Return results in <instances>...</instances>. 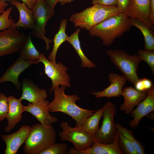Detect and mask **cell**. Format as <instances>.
<instances>
[{
  "instance_id": "obj_1",
  "label": "cell",
  "mask_w": 154,
  "mask_h": 154,
  "mask_svg": "<svg viewBox=\"0 0 154 154\" xmlns=\"http://www.w3.org/2000/svg\"><path fill=\"white\" fill-rule=\"evenodd\" d=\"M66 87L58 86L53 91L54 97L50 102L48 108L50 112H60L71 117L76 122L75 127L82 128L85 119L91 116L96 110H90L82 108L76 104L80 98L76 94L67 95L65 93Z\"/></svg>"
},
{
  "instance_id": "obj_2",
  "label": "cell",
  "mask_w": 154,
  "mask_h": 154,
  "mask_svg": "<svg viewBox=\"0 0 154 154\" xmlns=\"http://www.w3.org/2000/svg\"><path fill=\"white\" fill-rule=\"evenodd\" d=\"M132 27L129 18L125 14L120 13L94 27L89 33L91 37L100 38L104 45L110 46L116 38L130 30Z\"/></svg>"
},
{
  "instance_id": "obj_3",
  "label": "cell",
  "mask_w": 154,
  "mask_h": 154,
  "mask_svg": "<svg viewBox=\"0 0 154 154\" xmlns=\"http://www.w3.org/2000/svg\"><path fill=\"white\" fill-rule=\"evenodd\" d=\"M120 13L116 6L95 4L80 12L71 15L69 19L75 27L89 31L108 18Z\"/></svg>"
},
{
  "instance_id": "obj_4",
  "label": "cell",
  "mask_w": 154,
  "mask_h": 154,
  "mask_svg": "<svg viewBox=\"0 0 154 154\" xmlns=\"http://www.w3.org/2000/svg\"><path fill=\"white\" fill-rule=\"evenodd\" d=\"M56 133L52 125L35 124L31 127L25 142L24 151L26 154L38 153L55 143Z\"/></svg>"
},
{
  "instance_id": "obj_5",
  "label": "cell",
  "mask_w": 154,
  "mask_h": 154,
  "mask_svg": "<svg viewBox=\"0 0 154 154\" xmlns=\"http://www.w3.org/2000/svg\"><path fill=\"white\" fill-rule=\"evenodd\" d=\"M107 54L112 62L119 69L123 76L134 85L139 79L137 74L141 60L138 55H131L121 50H109Z\"/></svg>"
},
{
  "instance_id": "obj_6",
  "label": "cell",
  "mask_w": 154,
  "mask_h": 154,
  "mask_svg": "<svg viewBox=\"0 0 154 154\" xmlns=\"http://www.w3.org/2000/svg\"><path fill=\"white\" fill-rule=\"evenodd\" d=\"M31 9L35 23L32 35L43 40L45 43L46 49L48 50L50 48V44L52 41L45 36V27L48 20L54 15V10H52L43 0H37Z\"/></svg>"
},
{
  "instance_id": "obj_7",
  "label": "cell",
  "mask_w": 154,
  "mask_h": 154,
  "mask_svg": "<svg viewBox=\"0 0 154 154\" xmlns=\"http://www.w3.org/2000/svg\"><path fill=\"white\" fill-rule=\"evenodd\" d=\"M62 131L58 132L61 140L70 142L76 150L81 151L90 147L93 144L94 135L82 128L71 127L66 122L62 121L60 124Z\"/></svg>"
},
{
  "instance_id": "obj_8",
  "label": "cell",
  "mask_w": 154,
  "mask_h": 154,
  "mask_svg": "<svg viewBox=\"0 0 154 154\" xmlns=\"http://www.w3.org/2000/svg\"><path fill=\"white\" fill-rule=\"evenodd\" d=\"M103 107L102 124L94 137L95 139L100 143H110L114 141L117 130L114 121L116 108L110 101L107 102Z\"/></svg>"
},
{
  "instance_id": "obj_9",
  "label": "cell",
  "mask_w": 154,
  "mask_h": 154,
  "mask_svg": "<svg viewBox=\"0 0 154 154\" xmlns=\"http://www.w3.org/2000/svg\"><path fill=\"white\" fill-rule=\"evenodd\" d=\"M37 61L43 63L45 74L51 80L52 85L49 91L50 94L55 88L60 85L67 87L71 86L70 78L67 72L68 68L61 62L56 63L50 61L42 53Z\"/></svg>"
},
{
  "instance_id": "obj_10",
  "label": "cell",
  "mask_w": 154,
  "mask_h": 154,
  "mask_svg": "<svg viewBox=\"0 0 154 154\" xmlns=\"http://www.w3.org/2000/svg\"><path fill=\"white\" fill-rule=\"evenodd\" d=\"M27 35L16 28H10L0 32V57L19 52Z\"/></svg>"
},
{
  "instance_id": "obj_11",
  "label": "cell",
  "mask_w": 154,
  "mask_h": 154,
  "mask_svg": "<svg viewBox=\"0 0 154 154\" xmlns=\"http://www.w3.org/2000/svg\"><path fill=\"white\" fill-rule=\"evenodd\" d=\"M38 63L37 60H25L19 56L0 78V83L6 82H11L17 89L20 90L21 84L19 80V76L32 65Z\"/></svg>"
},
{
  "instance_id": "obj_12",
  "label": "cell",
  "mask_w": 154,
  "mask_h": 154,
  "mask_svg": "<svg viewBox=\"0 0 154 154\" xmlns=\"http://www.w3.org/2000/svg\"><path fill=\"white\" fill-rule=\"evenodd\" d=\"M117 130L114 141L110 143H102L94 139L92 145L84 150L79 151L71 147L67 151L68 154H122L119 145Z\"/></svg>"
},
{
  "instance_id": "obj_13",
  "label": "cell",
  "mask_w": 154,
  "mask_h": 154,
  "mask_svg": "<svg viewBox=\"0 0 154 154\" xmlns=\"http://www.w3.org/2000/svg\"><path fill=\"white\" fill-rule=\"evenodd\" d=\"M49 103L46 100L34 103H29L28 105L24 106V112L30 113L42 125L51 124L57 121L58 118L50 114Z\"/></svg>"
},
{
  "instance_id": "obj_14",
  "label": "cell",
  "mask_w": 154,
  "mask_h": 154,
  "mask_svg": "<svg viewBox=\"0 0 154 154\" xmlns=\"http://www.w3.org/2000/svg\"><path fill=\"white\" fill-rule=\"evenodd\" d=\"M137 106V108L129 114L133 117V119L129 123V125L131 128H137L140 120L144 116L154 111V85L148 91L146 97Z\"/></svg>"
},
{
  "instance_id": "obj_15",
  "label": "cell",
  "mask_w": 154,
  "mask_h": 154,
  "mask_svg": "<svg viewBox=\"0 0 154 154\" xmlns=\"http://www.w3.org/2000/svg\"><path fill=\"white\" fill-rule=\"evenodd\" d=\"M31 127L23 125L16 132L8 135H1L6 147L4 151L5 154H16L20 147L25 143L31 130Z\"/></svg>"
},
{
  "instance_id": "obj_16",
  "label": "cell",
  "mask_w": 154,
  "mask_h": 154,
  "mask_svg": "<svg viewBox=\"0 0 154 154\" xmlns=\"http://www.w3.org/2000/svg\"><path fill=\"white\" fill-rule=\"evenodd\" d=\"M150 0H131L129 7L125 13L129 18L139 19L146 24L151 29L154 28L150 20Z\"/></svg>"
},
{
  "instance_id": "obj_17",
  "label": "cell",
  "mask_w": 154,
  "mask_h": 154,
  "mask_svg": "<svg viewBox=\"0 0 154 154\" xmlns=\"http://www.w3.org/2000/svg\"><path fill=\"white\" fill-rule=\"evenodd\" d=\"M110 85L103 90L90 93L95 98L106 97L110 98L121 95L123 87L126 83V79L123 75L111 73L108 76Z\"/></svg>"
},
{
  "instance_id": "obj_18",
  "label": "cell",
  "mask_w": 154,
  "mask_h": 154,
  "mask_svg": "<svg viewBox=\"0 0 154 154\" xmlns=\"http://www.w3.org/2000/svg\"><path fill=\"white\" fill-rule=\"evenodd\" d=\"M9 110L6 116L7 125L5 128L6 132L9 133L14 129L22 119V114L24 112V107L22 100L17 99L13 96L7 97Z\"/></svg>"
},
{
  "instance_id": "obj_19",
  "label": "cell",
  "mask_w": 154,
  "mask_h": 154,
  "mask_svg": "<svg viewBox=\"0 0 154 154\" xmlns=\"http://www.w3.org/2000/svg\"><path fill=\"white\" fill-rule=\"evenodd\" d=\"M147 94V92L138 91L131 86L123 88L121 96L124 98V102L120 106V110L123 111L126 114H129L134 107L145 98Z\"/></svg>"
},
{
  "instance_id": "obj_20",
  "label": "cell",
  "mask_w": 154,
  "mask_h": 154,
  "mask_svg": "<svg viewBox=\"0 0 154 154\" xmlns=\"http://www.w3.org/2000/svg\"><path fill=\"white\" fill-rule=\"evenodd\" d=\"M10 1L11 4L18 9L19 17L18 21L9 27H20L33 30L34 28L35 23L32 9L29 8L23 2L21 3L17 0H11Z\"/></svg>"
},
{
  "instance_id": "obj_21",
  "label": "cell",
  "mask_w": 154,
  "mask_h": 154,
  "mask_svg": "<svg viewBox=\"0 0 154 154\" xmlns=\"http://www.w3.org/2000/svg\"><path fill=\"white\" fill-rule=\"evenodd\" d=\"M22 94L20 98L25 100L30 103H35L46 100L48 97L46 90L39 88L31 80H22Z\"/></svg>"
},
{
  "instance_id": "obj_22",
  "label": "cell",
  "mask_w": 154,
  "mask_h": 154,
  "mask_svg": "<svg viewBox=\"0 0 154 154\" xmlns=\"http://www.w3.org/2000/svg\"><path fill=\"white\" fill-rule=\"evenodd\" d=\"M132 26L135 27L142 33L145 40L144 50H154V35L151 29L145 23L137 19L129 18Z\"/></svg>"
},
{
  "instance_id": "obj_23",
  "label": "cell",
  "mask_w": 154,
  "mask_h": 154,
  "mask_svg": "<svg viewBox=\"0 0 154 154\" xmlns=\"http://www.w3.org/2000/svg\"><path fill=\"white\" fill-rule=\"evenodd\" d=\"M67 24L66 19H63L60 22L59 29L53 38L52 50L48 57V59L50 61L56 62V55L59 47L64 42L67 41L69 36L66 33Z\"/></svg>"
},
{
  "instance_id": "obj_24",
  "label": "cell",
  "mask_w": 154,
  "mask_h": 154,
  "mask_svg": "<svg viewBox=\"0 0 154 154\" xmlns=\"http://www.w3.org/2000/svg\"><path fill=\"white\" fill-rule=\"evenodd\" d=\"M80 29V28H77L73 33L68 36L67 41L73 46L79 56L81 61L82 67L94 68L96 65L86 57L81 48L79 38Z\"/></svg>"
},
{
  "instance_id": "obj_25",
  "label": "cell",
  "mask_w": 154,
  "mask_h": 154,
  "mask_svg": "<svg viewBox=\"0 0 154 154\" xmlns=\"http://www.w3.org/2000/svg\"><path fill=\"white\" fill-rule=\"evenodd\" d=\"M104 107L94 112L83 122L82 129L84 131L94 135L99 129L100 120L102 116Z\"/></svg>"
},
{
  "instance_id": "obj_26",
  "label": "cell",
  "mask_w": 154,
  "mask_h": 154,
  "mask_svg": "<svg viewBox=\"0 0 154 154\" xmlns=\"http://www.w3.org/2000/svg\"><path fill=\"white\" fill-rule=\"evenodd\" d=\"M19 52V57L25 60H37L40 55L32 42L30 34L27 35V39Z\"/></svg>"
},
{
  "instance_id": "obj_27",
  "label": "cell",
  "mask_w": 154,
  "mask_h": 154,
  "mask_svg": "<svg viewBox=\"0 0 154 154\" xmlns=\"http://www.w3.org/2000/svg\"><path fill=\"white\" fill-rule=\"evenodd\" d=\"M117 129L129 140L134 145L137 154H145V149L143 145L134 136L133 132L126 127H123L119 123H115Z\"/></svg>"
},
{
  "instance_id": "obj_28",
  "label": "cell",
  "mask_w": 154,
  "mask_h": 154,
  "mask_svg": "<svg viewBox=\"0 0 154 154\" xmlns=\"http://www.w3.org/2000/svg\"><path fill=\"white\" fill-rule=\"evenodd\" d=\"M118 131V144L122 154H137L132 143L121 132Z\"/></svg>"
},
{
  "instance_id": "obj_29",
  "label": "cell",
  "mask_w": 154,
  "mask_h": 154,
  "mask_svg": "<svg viewBox=\"0 0 154 154\" xmlns=\"http://www.w3.org/2000/svg\"><path fill=\"white\" fill-rule=\"evenodd\" d=\"M68 146L65 143H54L39 152L38 154H67Z\"/></svg>"
},
{
  "instance_id": "obj_30",
  "label": "cell",
  "mask_w": 154,
  "mask_h": 154,
  "mask_svg": "<svg viewBox=\"0 0 154 154\" xmlns=\"http://www.w3.org/2000/svg\"><path fill=\"white\" fill-rule=\"evenodd\" d=\"M12 9V7L8 8L0 15V32L9 28L15 22L10 16Z\"/></svg>"
},
{
  "instance_id": "obj_31",
  "label": "cell",
  "mask_w": 154,
  "mask_h": 154,
  "mask_svg": "<svg viewBox=\"0 0 154 154\" xmlns=\"http://www.w3.org/2000/svg\"><path fill=\"white\" fill-rule=\"evenodd\" d=\"M138 55L142 60H144L150 67L153 75H154V50L149 51L139 49Z\"/></svg>"
},
{
  "instance_id": "obj_32",
  "label": "cell",
  "mask_w": 154,
  "mask_h": 154,
  "mask_svg": "<svg viewBox=\"0 0 154 154\" xmlns=\"http://www.w3.org/2000/svg\"><path fill=\"white\" fill-rule=\"evenodd\" d=\"M8 110L7 97L3 93H0V121L6 118Z\"/></svg>"
},
{
  "instance_id": "obj_33",
  "label": "cell",
  "mask_w": 154,
  "mask_h": 154,
  "mask_svg": "<svg viewBox=\"0 0 154 154\" xmlns=\"http://www.w3.org/2000/svg\"><path fill=\"white\" fill-rule=\"evenodd\" d=\"M154 84L149 79L144 78L139 79L134 85L135 88L137 90L147 92Z\"/></svg>"
},
{
  "instance_id": "obj_34",
  "label": "cell",
  "mask_w": 154,
  "mask_h": 154,
  "mask_svg": "<svg viewBox=\"0 0 154 154\" xmlns=\"http://www.w3.org/2000/svg\"><path fill=\"white\" fill-rule=\"evenodd\" d=\"M131 0H117L116 6L120 12L125 13L130 4Z\"/></svg>"
},
{
  "instance_id": "obj_35",
  "label": "cell",
  "mask_w": 154,
  "mask_h": 154,
  "mask_svg": "<svg viewBox=\"0 0 154 154\" xmlns=\"http://www.w3.org/2000/svg\"><path fill=\"white\" fill-rule=\"evenodd\" d=\"M117 0H92V3L93 5L98 4L109 6H116Z\"/></svg>"
},
{
  "instance_id": "obj_36",
  "label": "cell",
  "mask_w": 154,
  "mask_h": 154,
  "mask_svg": "<svg viewBox=\"0 0 154 154\" xmlns=\"http://www.w3.org/2000/svg\"><path fill=\"white\" fill-rule=\"evenodd\" d=\"M150 11L149 19L151 23L154 24V0H150Z\"/></svg>"
},
{
  "instance_id": "obj_37",
  "label": "cell",
  "mask_w": 154,
  "mask_h": 154,
  "mask_svg": "<svg viewBox=\"0 0 154 154\" xmlns=\"http://www.w3.org/2000/svg\"><path fill=\"white\" fill-rule=\"evenodd\" d=\"M46 4L52 10H54L55 7L58 3V0H43Z\"/></svg>"
},
{
  "instance_id": "obj_38",
  "label": "cell",
  "mask_w": 154,
  "mask_h": 154,
  "mask_svg": "<svg viewBox=\"0 0 154 154\" xmlns=\"http://www.w3.org/2000/svg\"><path fill=\"white\" fill-rule=\"evenodd\" d=\"M5 1H10L11 0H4ZM24 2L28 7L32 9L35 5L37 0H21Z\"/></svg>"
},
{
  "instance_id": "obj_39",
  "label": "cell",
  "mask_w": 154,
  "mask_h": 154,
  "mask_svg": "<svg viewBox=\"0 0 154 154\" xmlns=\"http://www.w3.org/2000/svg\"><path fill=\"white\" fill-rule=\"evenodd\" d=\"M8 5V4L4 0H0V15H1Z\"/></svg>"
},
{
  "instance_id": "obj_40",
  "label": "cell",
  "mask_w": 154,
  "mask_h": 154,
  "mask_svg": "<svg viewBox=\"0 0 154 154\" xmlns=\"http://www.w3.org/2000/svg\"><path fill=\"white\" fill-rule=\"evenodd\" d=\"M74 1V0H58V2L60 4L64 5L67 3H71Z\"/></svg>"
}]
</instances>
